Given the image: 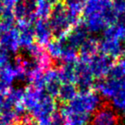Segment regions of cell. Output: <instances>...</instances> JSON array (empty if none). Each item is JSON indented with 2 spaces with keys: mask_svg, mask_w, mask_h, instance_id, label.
<instances>
[{
  "mask_svg": "<svg viewBox=\"0 0 125 125\" xmlns=\"http://www.w3.org/2000/svg\"><path fill=\"white\" fill-rule=\"evenodd\" d=\"M102 104V97L97 92L90 91L84 94H78L75 99L67 104L73 112L92 115L100 107Z\"/></svg>",
  "mask_w": 125,
  "mask_h": 125,
  "instance_id": "cell-2",
  "label": "cell"
},
{
  "mask_svg": "<svg viewBox=\"0 0 125 125\" xmlns=\"http://www.w3.org/2000/svg\"><path fill=\"white\" fill-rule=\"evenodd\" d=\"M83 19L100 18L105 20L108 24L116 23L117 16L113 12L111 0H87L82 12Z\"/></svg>",
  "mask_w": 125,
  "mask_h": 125,
  "instance_id": "cell-1",
  "label": "cell"
},
{
  "mask_svg": "<svg viewBox=\"0 0 125 125\" xmlns=\"http://www.w3.org/2000/svg\"><path fill=\"white\" fill-rule=\"evenodd\" d=\"M7 31H8V30L5 28V27H4V25H3V23L0 21V37L2 36L4 33H6Z\"/></svg>",
  "mask_w": 125,
  "mask_h": 125,
  "instance_id": "cell-19",
  "label": "cell"
},
{
  "mask_svg": "<svg viewBox=\"0 0 125 125\" xmlns=\"http://www.w3.org/2000/svg\"><path fill=\"white\" fill-rule=\"evenodd\" d=\"M10 125H21V123H20V120L18 122H16V123H13V124H10Z\"/></svg>",
  "mask_w": 125,
  "mask_h": 125,
  "instance_id": "cell-21",
  "label": "cell"
},
{
  "mask_svg": "<svg viewBox=\"0 0 125 125\" xmlns=\"http://www.w3.org/2000/svg\"><path fill=\"white\" fill-rule=\"evenodd\" d=\"M123 23H125V14L123 15Z\"/></svg>",
  "mask_w": 125,
  "mask_h": 125,
  "instance_id": "cell-22",
  "label": "cell"
},
{
  "mask_svg": "<svg viewBox=\"0 0 125 125\" xmlns=\"http://www.w3.org/2000/svg\"><path fill=\"white\" fill-rule=\"evenodd\" d=\"M45 51L50 55L52 59H59L61 56V45L59 40L56 39H52L45 45Z\"/></svg>",
  "mask_w": 125,
  "mask_h": 125,
  "instance_id": "cell-11",
  "label": "cell"
},
{
  "mask_svg": "<svg viewBox=\"0 0 125 125\" xmlns=\"http://www.w3.org/2000/svg\"><path fill=\"white\" fill-rule=\"evenodd\" d=\"M78 94L76 86L74 83H62L57 95V103L59 104H69Z\"/></svg>",
  "mask_w": 125,
  "mask_h": 125,
  "instance_id": "cell-9",
  "label": "cell"
},
{
  "mask_svg": "<svg viewBox=\"0 0 125 125\" xmlns=\"http://www.w3.org/2000/svg\"><path fill=\"white\" fill-rule=\"evenodd\" d=\"M125 46L120 41L114 39L103 38L99 41V50L101 53L115 59L120 57L124 52Z\"/></svg>",
  "mask_w": 125,
  "mask_h": 125,
  "instance_id": "cell-5",
  "label": "cell"
},
{
  "mask_svg": "<svg viewBox=\"0 0 125 125\" xmlns=\"http://www.w3.org/2000/svg\"><path fill=\"white\" fill-rule=\"evenodd\" d=\"M24 94L25 88H12L11 87L5 98L13 106H15L16 104L22 102Z\"/></svg>",
  "mask_w": 125,
  "mask_h": 125,
  "instance_id": "cell-12",
  "label": "cell"
},
{
  "mask_svg": "<svg viewBox=\"0 0 125 125\" xmlns=\"http://www.w3.org/2000/svg\"><path fill=\"white\" fill-rule=\"evenodd\" d=\"M121 116L111 104L103 103L91 116L90 125H118L121 123Z\"/></svg>",
  "mask_w": 125,
  "mask_h": 125,
  "instance_id": "cell-3",
  "label": "cell"
},
{
  "mask_svg": "<svg viewBox=\"0 0 125 125\" xmlns=\"http://www.w3.org/2000/svg\"><path fill=\"white\" fill-rule=\"evenodd\" d=\"M45 2H47L49 4H51V5H54V4H56V3H57L59 1V0H45Z\"/></svg>",
  "mask_w": 125,
  "mask_h": 125,
  "instance_id": "cell-20",
  "label": "cell"
},
{
  "mask_svg": "<svg viewBox=\"0 0 125 125\" xmlns=\"http://www.w3.org/2000/svg\"><path fill=\"white\" fill-rule=\"evenodd\" d=\"M118 125H123V124H121V123H119V124H118Z\"/></svg>",
  "mask_w": 125,
  "mask_h": 125,
  "instance_id": "cell-23",
  "label": "cell"
},
{
  "mask_svg": "<svg viewBox=\"0 0 125 125\" xmlns=\"http://www.w3.org/2000/svg\"><path fill=\"white\" fill-rule=\"evenodd\" d=\"M104 38L114 39L125 46V23L117 22L111 25L104 31Z\"/></svg>",
  "mask_w": 125,
  "mask_h": 125,
  "instance_id": "cell-10",
  "label": "cell"
},
{
  "mask_svg": "<svg viewBox=\"0 0 125 125\" xmlns=\"http://www.w3.org/2000/svg\"><path fill=\"white\" fill-rule=\"evenodd\" d=\"M111 8L117 18L125 14V0H111Z\"/></svg>",
  "mask_w": 125,
  "mask_h": 125,
  "instance_id": "cell-17",
  "label": "cell"
},
{
  "mask_svg": "<svg viewBox=\"0 0 125 125\" xmlns=\"http://www.w3.org/2000/svg\"><path fill=\"white\" fill-rule=\"evenodd\" d=\"M99 52V40L88 37L78 49V59L88 63L89 60Z\"/></svg>",
  "mask_w": 125,
  "mask_h": 125,
  "instance_id": "cell-6",
  "label": "cell"
},
{
  "mask_svg": "<svg viewBox=\"0 0 125 125\" xmlns=\"http://www.w3.org/2000/svg\"><path fill=\"white\" fill-rule=\"evenodd\" d=\"M51 10H52V5L45 2V0H40L37 3L36 16H38L39 19L48 20Z\"/></svg>",
  "mask_w": 125,
  "mask_h": 125,
  "instance_id": "cell-14",
  "label": "cell"
},
{
  "mask_svg": "<svg viewBox=\"0 0 125 125\" xmlns=\"http://www.w3.org/2000/svg\"><path fill=\"white\" fill-rule=\"evenodd\" d=\"M34 32L36 42L44 46L53 39L52 31L47 20L39 19L34 25Z\"/></svg>",
  "mask_w": 125,
  "mask_h": 125,
  "instance_id": "cell-7",
  "label": "cell"
},
{
  "mask_svg": "<svg viewBox=\"0 0 125 125\" xmlns=\"http://www.w3.org/2000/svg\"><path fill=\"white\" fill-rule=\"evenodd\" d=\"M12 10L16 22L24 21L26 18L28 17V10H27L26 5H25L23 1H18V2H16L14 4V6H13Z\"/></svg>",
  "mask_w": 125,
  "mask_h": 125,
  "instance_id": "cell-13",
  "label": "cell"
},
{
  "mask_svg": "<svg viewBox=\"0 0 125 125\" xmlns=\"http://www.w3.org/2000/svg\"><path fill=\"white\" fill-rule=\"evenodd\" d=\"M21 125H39L37 120H35L33 116L28 113H26L23 116H21L20 119Z\"/></svg>",
  "mask_w": 125,
  "mask_h": 125,
  "instance_id": "cell-18",
  "label": "cell"
},
{
  "mask_svg": "<svg viewBox=\"0 0 125 125\" xmlns=\"http://www.w3.org/2000/svg\"><path fill=\"white\" fill-rule=\"evenodd\" d=\"M123 112H124V114H125V111H123Z\"/></svg>",
  "mask_w": 125,
  "mask_h": 125,
  "instance_id": "cell-24",
  "label": "cell"
},
{
  "mask_svg": "<svg viewBox=\"0 0 125 125\" xmlns=\"http://www.w3.org/2000/svg\"><path fill=\"white\" fill-rule=\"evenodd\" d=\"M110 77H112L115 79H123L125 78V55L122 57L117 62V64L114 65Z\"/></svg>",
  "mask_w": 125,
  "mask_h": 125,
  "instance_id": "cell-16",
  "label": "cell"
},
{
  "mask_svg": "<svg viewBox=\"0 0 125 125\" xmlns=\"http://www.w3.org/2000/svg\"><path fill=\"white\" fill-rule=\"evenodd\" d=\"M66 9L79 15H82L87 0H62Z\"/></svg>",
  "mask_w": 125,
  "mask_h": 125,
  "instance_id": "cell-15",
  "label": "cell"
},
{
  "mask_svg": "<svg viewBox=\"0 0 125 125\" xmlns=\"http://www.w3.org/2000/svg\"><path fill=\"white\" fill-rule=\"evenodd\" d=\"M18 38H19V31L15 27L0 37V45L9 53L10 52H17L19 49Z\"/></svg>",
  "mask_w": 125,
  "mask_h": 125,
  "instance_id": "cell-8",
  "label": "cell"
},
{
  "mask_svg": "<svg viewBox=\"0 0 125 125\" xmlns=\"http://www.w3.org/2000/svg\"><path fill=\"white\" fill-rule=\"evenodd\" d=\"M88 65L94 78L98 80L109 76L114 67L113 59L102 53H97L89 60Z\"/></svg>",
  "mask_w": 125,
  "mask_h": 125,
  "instance_id": "cell-4",
  "label": "cell"
}]
</instances>
